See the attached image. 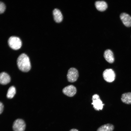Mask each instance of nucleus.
I'll use <instances>...</instances> for the list:
<instances>
[{
  "mask_svg": "<svg viewBox=\"0 0 131 131\" xmlns=\"http://www.w3.org/2000/svg\"><path fill=\"white\" fill-rule=\"evenodd\" d=\"M17 65L19 69L24 72H27L31 68L29 58L25 54L23 53L18 57L17 60Z\"/></svg>",
  "mask_w": 131,
  "mask_h": 131,
  "instance_id": "obj_1",
  "label": "nucleus"
},
{
  "mask_svg": "<svg viewBox=\"0 0 131 131\" xmlns=\"http://www.w3.org/2000/svg\"><path fill=\"white\" fill-rule=\"evenodd\" d=\"M8 43L12 49L16 50L19 49L22 46V42L18 37L14 36H11L8 40Z\"/></svg>",
  "mask_w": 131,
  "mask_h": 131,
  "instance_id": "obj_2",
  "label": "nucleus"
},
{
  "mask_svg": "<svg viewBox=\"0 0 131 131\" xmlns=\"http://www.w3.org/2000/svg\"><path fill=\"white\" fill-rule=\"evenodd\" d=\"M103 75L104 79L107 82H113L115 78V74L112 69H107L103 72Z\"/></svg>",
  "mask_w": 131,
  "mask_h": 131,
  "instance_id": "obj_3",
  "label": "nucleus"
},
{
  "mask_svg": "<svg viewBox=\"0 0 131 131\" xmlns=\"http://www.w3.org/2000/svg\"><path fill=\"white\" fill-rule=\"evenodd\" d=\"M79 76V73L77 70L74 68H71L68 70L67 74V78L68 81L73 82L76 81Z\"/></svg>",
  "mask_w": 131,
  "mask_h": 131,
  "instance_id": "obj_4",
  "label": "nucleus"
},
{
  "mask_svg": "<svg viewBox=\"0 0 131 131\" xmlns=\"http://www.w3.org/2000/svg\"><path fill=\"white\" fill-rule=\"evenodd\" d=\"M25 127V123L24 120L18 119L14 122L12 128L13 131H24Z\"/></svg>",
  "mask_w": 131,
  "mask_h": 131,
  "instance_id": "obj_5",
  "label": "nucleus"
},
{
  "mask_svg": "<svg viewBox=\"0 0 131 131\" xmlns=\"http://www.w3.org/2000/svg\"><path fill=\"white\" fill-rule=\"evenodd\" d=\"M77 90L76 88L74 85H68L64 88L62 90L63 93L69 97L74 96L76 93Z\"/></svg>",
  "mask_w": 131,
  "mask_h": 131,
  "instance_id": "obj_6",
  "label": "nucleus"
},
{
  "mask_svg": "<svg viewBox=\"0 0 131 131\" xmlns=\"http://www.w3.org/2000/svg\"><path fill=\"white\" fill-rule=\"evenodd\" d=\"M120 18L123 24L126 27L131 26V16L129 14L125 12L121 13Z\"/></svg>",
  "mask_w": 131,
  "mask_h": 131,
  "instance_id": "obj_7",
  "label": "nucleus"
},
{
  "mask_svg": "<svg viewBox=\"0 0 131 131\" xmlns=\"http://www.w3.org/2000/svg\"><path fill=\"white\" fill-rule=\"evenodd\" d=\"M104 56L106 60L108 63H112L114 62V54L111 50H106L104 52Z\"/></svg>",
  "mask_w": 131,
  "mask_h": 131,
  "instance_id": "obj_8",
  "label": "nucleus"
},
{
  "mask_svg": "<svg viewBox=\"0 0 131 131\" xmlns=\"http://www.w3.org/2000/svg\"><path fill=\"white\" fill-rule=\"evenodd\" d=\"M10 77L7 73L3 72L0 74V83L2 85H6L10 81Z\"/></svg>",
  "mask_w": 131,
  "mask_h": 131,
  "instance_id": "obj_9",
  "label": "nucleus"
},
{
  "mask_svg": "<svg viewBox=\"0 0 131 131\" xmlns=\"http://www.w3.org/2000/svg\"><path fill=\"white\" fill-rule=\"evenodd\" d=\"M91 104L94 109L98 111L102 110L104 105L100 98L93 100Z\"/></svg>",
  "mask_w": 131,
  "mask_h": 131,
  "instance_id": "obj_10",
  "label": "nucleus"
},
{
  "mask_svg": "<svg viewBox=\"0 0 131 131\" xmlns=\"http://www.w3.org/2000/svg\"><path fill=\"white\" fill-rule=\"evenodd\" d=\"M95 6L97 9L100 11L105 10L108 7L107 4L104 1H97L95 2Z\"/></svg>",
  "mask_w": 131,
  "mask_h": 131,
  "instance_id": "obj_11",
  "label": "nucleus"
},
{
  "mask_svg": "<svg viewBox=\"0 0 131 131\" xmlns=\"http://www.w3.org/2000/svg\"><path fill=\"white\" fill-rule=\"evenodd\" d=\"M53 15L54 20L56 22L59 23L62 20L63 16L59 9L57 8L55 9L53 11Z\"/></svg>",
  "mask_w": 131,
  "mask_h": 131,
  "instance_id": "obj_12",
  "label": "nucleus"
},
{
  "mask_svg": "<svg viewBox=\"0 0 131 131\" xmlns=\"http://www.w3.org/2000/svg\"><path fill=\"white\" fill-rule=\"evenodd\" d=\"M121 100L124 103L127 104H131V92L123 94L121 97Z\"/></svg>",
  "mask_w": 131,
  "mask_h": 131,
  "instance_id": "obj_13",
  "label": "nucleus"
},
{
  "mask_svg": "<svg viewBox=\"0 0 131 131\" xmlns=\"http://www.w3.org/2000/svg\"><path fill=\"white\" fill-rule=\"evenodd\" d=\"M114 128L113 124L107 123L101 126L97 129V131H113Z\"/></svg>",
  "mask_w": 131,
  "mask_h": 131,
  "instance_id": "obj_14",
  "label": "nucleus"
},
{
  "mask_svg": "<svg viewBox=\"0 0 131 131\" xmlns=\"http://www.w3.org/2000/svg\"><path fill=\"white\" fill-rule=\"evenodd\" d=\"M16 93V89L15 87L13 86L10 87L8 89L7 97L8 98L11 99L13 98Z\"/></svg>",
  "mask_w": 131,
  "mask_h": 131,
  "instance_id": "obj_15",
  "label": "nucleus"
},
{
  "mask_svg": "<svg viewBox=\"0 0 131 131\" xmlns=\"http://www.w3.org/2000/svg\"><path fill=\"white\" fill-rule=\"evenodd\" d=\"M6 9V6L5 4L2 2H0V14L3 13Z\"/></svg>",
  "mask_w": 131,
  "mask_h": 131,
  "instance_id": "obj_16",
  "label": "nucleus"
},
{
  "mask_svg": "<svg viewBox=\"0 0 131 131\" xmlns=\"http://www.w3.org/2000/svg\"><path fill=\"white\" fill-rule=\"evenodd\" d=\"M4 109V105L2 103H0V114H1L2 112Z\"/></svg>",
  "mask_w": 131,
  "mask_h": 131,
  "instance_id": "obj_17",
  "label": "nucleus"
},
{
  "mask_svg": "<svg viewBox=\"0 0 131 131\" xmlns=\"http://www.w3.org/2000/svg\"><path fill=\"white\" fill-rule=\"evenodd\" d=\"M99 96L97 94H95L92 97V100L99 98Z\"/></svg>",
  "mask_w": 131,
  "mask_h": 131,
  "instance_id": "obj_18",
  "label": "nucleus"
},
{
  "mask_svg": "<svg viewBox=\"0 0 131 131\" xmlns=\"http://www.w3.org/2000/svg\"><path fill=\"white\" fill-rule=\"evenodd\" d=\"M69 131H79L78 130L76 129H71Z\"/></svg>",
  "mask_w": 131,
  "mask_h": 131,
  "instance_id": "obj_19",
  "label": "nucleus"
}]
</instances>
